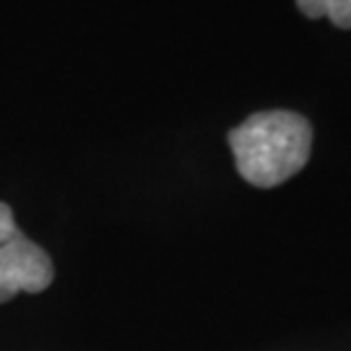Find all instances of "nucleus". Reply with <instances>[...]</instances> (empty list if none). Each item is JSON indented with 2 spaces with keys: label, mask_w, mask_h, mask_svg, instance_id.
<instances>
[{
  "label": "nucleus",
  "mask_w": 351,
  "mask_h": 351,
  "mask_svg": "<svg viewBox=\"0 0 351 351\" xmlns=\"http://www.w3.org/2000/svg\"><path fill=\"white\" fill-rule=\"evenodd\" d=\"M229 146L242 180L255 188H276L310 162L313 128L297 112H258L229 133Z\"/></svg>",
  "instance_id": "obj_1"
},
{
  "label": "nucleus",
  "mask_w": 351,
  "mask_h": 351,
  "mask_svg": "<svg viewBox=\"0 0 351 351\" xmlns=\"http://www.w3.org/2000/svg\"><path fill=\"white\" fill-rule=\"evenodd\" d=\"M55 268L50 255L24 234L0 247V304L19 291L39 294L52 284Z\"/></svg>",
  "instance_id": "obj_2"
},
{
  "label": "nucleus",
  "mask_w": 351,
  "mask_h": 351,
  "mask_svg": "<svg viewBox=\"0 0 351 351\" xmlns=\"http://www.w3.org/2000/svg\"><path fill=\"white\" fill-rule=\"evenodd\" d=\"M326 16L339 29H351V0H328Z\"/></svg>",
  "instance_id": "obj_3"
},
{
  "label": "nucleus",
  "mask_w": 351,
  "mask_h": 351,
  "mask_svg": "<svg viewBox=\"0 0 351 351\" xmlns=\"http://www.w3.org/2000/svg\"><path fill=\"white\" fill-rule=\"evenodd\" d=\"M16 237H21V232H19V226H16L13 211L5 203H0V247L13 242Z\"/></svg>",
  "instance_id": "obj_4"
},
{
  "label": "nucleus",
  "mask_w": 351,
  "mask_h": 351,
  "mask_svg": "<svg viewBox=\"0 0 351 351\" xmlns=\"http://www.w3.org/2000/svg\"><path fill=\"white\" fill-rule=\"evenodd\" d=\"M326 3L328 0H297V8L307 19H323L326 16Z\"/></svg>",
  "instance_id": "obj_5"
}]
</instances>
